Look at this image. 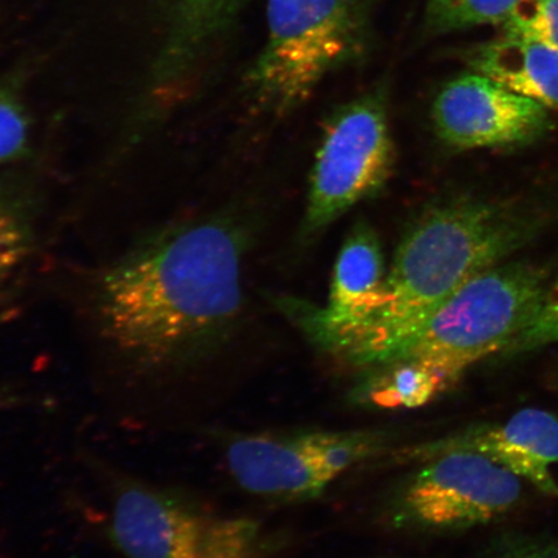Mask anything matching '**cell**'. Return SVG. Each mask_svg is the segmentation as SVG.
Instances as JSON below:
<instances>
[{"label":"cell","mask_w":558,"mask_h":558,"mask_svg":"<svg viewBox=\"0 0 558 558\" xmlns=\"http://www.w3.org/2000/svg\"><path fill=\"white\" fill-rule=\"evenodd\" d=\"M244 240L225 218L173 226L104 269L95 288L90 383L105 414L177 432L193 388L242 308Z\"/></svg>","instance_id":"1"},{"label":"cell","mask_w":558,"mask_h":558,"mask_svg":"<svg viewBox=\"0 0 558 558\" xmlns=\"http://www.w3.org/2000/svg\"><path fill=\"white\" fill-rule=\"evenodd\" d=\"M541 227L539 214L508 201L462 198L429 209L404 235L373 312L324 347L354 365L388 364L453 292Z\"/></svg>","instance_id":"2"},{"label":"cell","mask_w":558,"mask_h":558,"mask_svg":"<svg viewBox=\"0 0 558 558\" xmlns=\"http://www.w3.org/2000/svg\"><path fill=\"white\" fill-rule=\"evenodd\" d=\"M107 506L105 534L120 558H260V527L215 514L177 486L137 477L83 453Z\"/></svg>","instance_id":"3"},{"label":"cell","mask_w":558,"mask_h":558,"mask_svg":"<svg viewBox=\"0 0 558 558\" xmlns=\"http://www.w3.org/2000/svg\"><path fill=\"white\" fill-rule=\"evenodd\" d=\"M268 37L248 72L265 107H298L327 75L365 50L366 0H268Z\"/></svg>","instance_id":"4"},{"label":"cell","mask_w":558,"mask_h":558,"mask_svg":"<svg viewBox=\"0 0 558 558\" xmlns=\"http://www.w3.org/2000/svg\"><path fill=\"white\" fill-rule=\"evenodd\" d=\"M547 284L546 274L532 264L494 265L453 292L393 361L427 362L458 383L477 362L505 351Z\"/></svg>","instance_id":"5"},{"label":"cell","mask_w":558,"mask_h":558,"mask_svg":"<svg viewBox=\"0 0 558 558\" xmlns=\"http://www.w3.org/2000/svg\"><path fill=\"white\" fill-rule=\"evenodd\" d=\"M395 145L381 93L348 102L325 129L311 174L304 226L308 232L330 226L386 184Z\"/></svg>","instance_id":"6"},{"label":"cell","mask_w":558,"mask_h":558,"mask_svg":"<svg viewBox=\"0 0 558 558\" xmlns=\"http://www.w3.org/2000/svg\"><path fill=\"white\" fill-rule=\"evenodd\" d=\"M522 498L521 478L483 453L452 449L422 460L395 504L397 525L449 532L492 522Z\"/></svg>","instance_id":"7"},{"label":"cell","mask_w":558,"mask_h":558,"mask_svg":"<svg viewBox=\"0 0 558 558\" xmlns=\"http://www.w3.org/2000/svg\"><path fill=\"white\" fill-rule=\"evenodd\" d=\"M373 450L366 432L239 435L225 442L228 471L236 485L259 497L288 500L316 497Z\"/></svg>","instance_id":"8"},{"label":"cell","mask_w":558,"mask_h":558,"mask_svg":"<svg viewBox=\"0 0 558 558\" xmlns=\"http://www.w3.org/2000/svg\"><path fill=\"white\" fill-rule=\"evenodd\" d=\"M432 117L442 142L464 150L532 144L554 124L544 105L476 72L446 83Z\"/></svg>","instance_id":"9"},{"label":"cell","mask_w":558,"mask_h":558,"mask_svg":"<svg viewBox=\"0 0 558 558\" xmlns=\"http://www.w3.org/2000/svg\"><path fill=\"white\" fill-rule=\"evenodd\" d=\"M452 449L483 453L544 494L558 498L550 466L558 463V417L546 410L523 409L505 423L481 424L410 451L422 460Z\"/></svg>","instance_id":"10"},{"label":"cell","mask_w":558,"mask_h":558,"mask_svg":"<svg viewBox=\"0 0 558 558\" xmlns=\"http://www.w3.org/2000/svg\"><path fill=\"white\" fill-rule=\"evenodd\" d=\"M386 270L378 235L367 226L355 227L347 236L335 264L329 302L314 306L286 303L295 319L324 347L353 329L373 312L380 296Z\"/></svg>","instance_id":"11"},{"label":"cell","mask_w":558,"mask_h":558,"mask_svg":"<svg viewBox=\"0 0 558 558\" xmlns=\"http://www.w3.org/2000/svg\"><path fill=\"white\" fill-rule=\"evenodd\" d=\"M247 0H171L170 25L157 61L159 88H173L215 47Z\"/></svg>","instance_id":"12"},{"label":"cell","mask_w":558,"mask_h":558,"mask_svg":"<svg viewBox=\"0 0 558 558\" xmlns=\"http://www.w3.org/2000/svg\"><path fill=\"white\" fill-rule=\"evenodd\" d=\"M473 72L558 110V51L538 40L505 34L469 52Z\"/></svg>","instance_id":"13"},{"label":"cell","mask_w":558,"mask_h":558,"mask_svg":"<svg viewBox=\"0 0 558 558\" xmlns=\"http://www.w3.org/2000/svg\"><path fill=\"white\" fill-rule=\"evenodd\" d=\"M360 390L362 400L374 408L413 410L434 402L456 386L448 374L427 362L404 359L378 366Z\"/></svg>","instance_id":"14"},{"label":"cell","mask_w":558,"mask_h":558,"mask_svg":"<svg viewBox=\"0 0 558 558\" xmlns=\"http://www.w3.org/2000/svg\"><path fill=\"white\" fill-rule=\"evenodd\" d=\"M520 0H427L425 24L435 34L504 25Z\"/></svg>","instance_id":"15"},{"label":"cell","mask_w":558,"mask_h":558,"mask_svg":"<svg viewBox=\"0 0 558 558\" xmlns=\"http://www.w3.org/2000/svg\"><path fill=\"white\" fill-rule=\"evenodd\" d=\"M32 248L29 219L11 195L0 187V288L23 269Z\"/></svg>","instance_id":"16"},{"label":"cell","mask_w":558,"mask_h":558,"mask_svg":"<svg viewBox=\"0 0 558 558\" xmlns=\"http://www.w3.org/2000/svg\"><path fill=\"white\" fill-rule=\"evenodd\" d=\"M554 344H558V276L546 286L533 316L500 354L519 357Z\"/></svg>","instance_id":"17"},{"label":"cell","mask_w":558,"mask_h":558,"mask_svg":"<svg viewBox=\"0 0 558 558\" xmlns=\"http://www.w3.org/2000/svg\"><path fill=\"white\" fill-rule=\"evenodd\" d=\"M501 26L505 34L538 40L558 51V0H520Z\"/></svg>","instance_id":"18"},{"label":"cell","mask_w":558,"mask_h":558,"mask_svg":"<svg viewBox=\"0 0 558 558\" xmlns=\"http://www.w3.org/2000/svg\"><path fill=\"white\" fill-rule=\"evenodd\" d=\"M29 136V117L23 102L10 85L0 83V165L23 155Z\"/></svg>","instance_id":"19"},{"label":"cell","mask_w":558,"mask_h":558,"mask_svg":"<svg viewBox=\"0 0 558 558\" xmlns=\"http://www.w3.org/2000/svg\"><path fill=\"white\" fill-rule=\"evenodd\" d=\"M485 558H558V538L547 534H507L488 548Z\"/></svg>","instance_id":"20"}]
</instances>
